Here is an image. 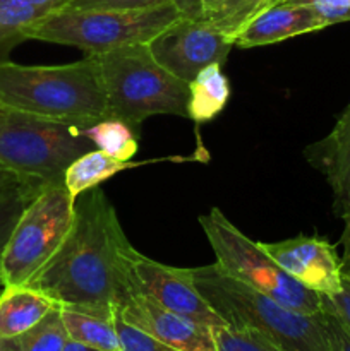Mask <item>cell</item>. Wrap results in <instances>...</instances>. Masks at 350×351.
<instances>
[{
	"label": "cell",
	"instance_id": "6da1fadb",
	"mask_svg": "<svg viewBox=\"0 0 350 351\" xmlns=\"http://www.w3.org/2000/svg\"><path fill=\"white\" fill-rule=\"evenodd\" d=\"M127 240L115 208L100 187L75 199L71 233L27 283L58 307L112 317L134 291Z\"/></svg>",
	"mask_w": 350,
	"mask_h": 351
},
{
	"label": "cell",
	"instance_id": "d6a6232c",
	"mask_svg": "<svg viewBox=\"0 0 350 351\" xmlns=\"http://www.w3.org/2000/svg\"><path fill=\"white\" fill-rule=\"evenodd\" d=\"M343 221H345V226H343L342 239H340V243L343 245L342 264L343 267H350V215L345 216Z\"/></svg>",
	"mask_w": 350,
	"mask_h": 351
},
{
	"label": "cell",
	"instance_id": "9a60e30c",
	"mask_svg": "<svg viewBox=\"0 0 350 351\" xmlns=\"http://www.w3.org/2000/svg\"><path fill=\"white\" fill-rule=\"evenodd\" d=\"M58 307L50 297L33 287H7L0 295V336L19 338Z\"/></svg>",
	"mask_w": 350,
	"mask_h": 351
},
{
	"label": "cell",
	"instance_id": "d6986e66",
	"mask_svg": "<svg viewBox=\"0 0 350 351\" xmlns=\"http://www.w3.org/2000/svg\"><path fill=\"white\" fill-rule=\"evenodd\" d=\"M60 315L71 341L100 351H122L113 315L108 317L67 307H60Z\"/></svg>",
	"mask_w": 350,
	"mask_h": 351
},
{
	"label": "cell",
	"instance_id": "2e32d148",
	"mask_svg": "<svg viewBox=\"0 0 350 351\" xmlns=\"http://www.w3.org/2000/svg\"><path fill=\"white\" fill-rule=\"evenodd\" d=\"M222 67L220 64L208 65L189 82L187 119L194 123L209 122L229 103L230 84Z\"/></svg>",
	"mask_w": 350,
	"mask_h": 351
},
{
	"label": "cell",
	"instance_id": "7c38bea8",
	"mask_svg": "<svg viewBox=\"0 0 350 351\" xmlns=\"http://www.w3.org/2000/svg\"><path fill=\"white\" fill-rule=\"evenodd\" d=\"M117 308L127 322L170 348L177 351H218L211 328L175 314L137 291H132Z\"/></svg>",
	"mask_w": 350,
	"mask_h": 351
},
{
	"label": "cell",
	"instance_id": "ffe728a7",
	"mask_svg": "<svg viewBox=\"0 0 350 351\" xmlns=\"http://www.w3.org/2000/svg\"><path fill=\"white\" fill-rule=\"evenodd\" d=\"M41 17L24 0H0V65L10 60V51L27 40L30 27Z\"/></svg>",
	"mask_w": 350,
	"mask_h": 351
},
{
	"label": "cell",
	"instance_id": "f1b7e54d",
	"mask_svg": "<svg viewBox=\"0 0 350 351\" xmlns=\"http://www.w3.org/2000/svg\"><path fill=\"white\" fill-rule=\"evenodd\" d=\"M326 300L350 329V267L342 269V288L338 293L326 297Z\"/></svg>",
	"mask_w": 350,
	"mask_h": 351
},
{
	"label": "cell",
	"instance_id": "484cf974",
	"mask_svg": "<svg viewBox=\"0 0 350 351\" xmlns=\"http://www.w3.org/2000/svg\"><path fill=\"white\" fill-rule=\"evenodd\" d=\"M174 3L172 0H72L65 9L79 10H143Z\"/></svg>",
	"mask_w": 350,
	"mask_h": 351
},
{
	"label": "cell",
	"instance_id": "cb8c5ba5",
	"mask_svg": "<svg viewBox=\"0 0 350 351\" xmlns=\"http://www.w3.org/2000/svg\"><path fill=\"white\" fill-rule=\"evenodd\" d=\"M218 351H283L250 329H232L229 326L213 329Z\"/></svg>",
	"mask_w": 350,
	"mask_h": 351
},
{
	"label": "cell",
	"instance_id": "9c48e42d",
	"mask_svg": "<svg viewBox=\"0 0 350 351\" xmlns=\"http://www.w3.org/2000/svg\"><path fill=\"white\" fill-rule=\"evenodd\" d=\"M129 271L134 291L151 298L161 307L206 328L226 326L196 288L192 269L156 263L132 249L129 254Z\"/></svg>",
	"mask_w": 350,
	"mask_h": 351
},
{
	"label": "cell",
	"instance_id": "603a6c76",
	"mask_svg": "<svg viewBox=\"0 0 350 351\" xmlns=\"http://www.w3.org/2000/svg\"><path fill=\"white\" fill-rule=\"evenodd\" d=\"M41 187L16 189V191H10L7 194L0 195V259H2L3 250H5L7 243H9L10 235L14 232V226L19 221L24 208H26L30 199Z\"/></svg>",
	"mask_w": 350,
	"mask_h": 351
},
{
	"label": "cell",
	"instance_id": "836d02e7",
	"mask_svg": "<svg viewBox=\"0 0 350 351\" xmlns=\"http://www.w3.org/2000/svg\"><path fill=\"white\" fill-rule=\"evenodd\" d=\"M0 351H21L17 338H2L0 336Z\"/></svg>",
	"mask_w": 350,
	"mask_h": 351
},
{
	"label": "cell",
	"instance_id": "52a82bcc",
	"mask_svg": "<svg viewBox=\"0 0 350 351\" xmlns=\"http://www.w3.org/2000/svg\"><path fill=\"white\" fill-rule=\"evenodd\" d=\"M199 225L211 245L216 266L223 273L292 311L302 314H319L323 311V295L288 276L261 247V242L244 235L218 208L199 216Z\"/></svg>",
	"mask_w": 350,
	"mask_h": 351
},
{
	"label": "cell",
	"instance_id": "44dd1931",
	"mask_svg": "<svg viewBox=\"0 0 350 351\" xmlns=\"http://www.w3.org/2000/svg\"><path fill=\"white\" fill-rule=\"evenodd\" d=\"M86 137L93 143L95 149L103 151L108 156L120 161H130L137 153L139 132L122 120L106 119L84 129Z\"/></svg>",
	"mask_w": 350,
	"mask_h": 351
},
{
	"label": "cell",
	"instance_id": "ba28073f",
	"mask_svg": "<svg viewBox=\"0 0 350 351\" xmlns=\"http://www.w3.org/2000/svg\"><path fill=\"white\" fill-rule=\"evenodd\" d=\"M75 219V199L64 182L45 184L24 208L0 259L3 288L24 287L57 254Z\"/></svg>",
	"mask_w": 350,
	"mask_h": 351
},
{
	"label": "cell",
	"instance_id": "4dcf8cb0",
	"mask_svg": "<svg viewBox=\"0 0 350 351\" xmlns=\"http://www.w3.org/2000/svg\"><path fill=\"white\" fill-rule=\"evenodd\" d=\"M24 2H27L30 5H33L34 9L40 10L43 16H47V14L55 12V10L65 9L72 0H24Z\"/></svg>",
	"mask_w": 350,
	"mask_h": 351
},
{
	"label": "cell",
	"instance_id": "7a4b0ae2",
	"mask_svg": "<svg viewBox=\"0 0 350 351\" xmlns=\"http://www.w3.org/2000/svg\"><path fill=\"white\" fill-rule=\"evenodd\" d=\"M0 106L86 129L108 119L98 58L65 65H0Z\"/></svg>",
	"mask_w": 350,
	"mask_h": 351
},
{
	"label": "cell",
	"instance_id": "4fadbf2b",
	"mask_svg": "<svg viewBox=\"0 0 350 351\" xmlns=\"http://www.w3.org/2000/svg\"><path fill=\"white\" fill-rule=\"evenodd\" d=\"M307 161L325 175L338 218L350 215V103L326 137L305 149Z\"/></svg>",
	"mask_w": 350,
	"mask_h": 351
},
{
	"label": "cell",
	"instance_id": "e575fe53",
	"mask_svg": "<svg viewBox=\"0 0 350 351\" xmlns=\"http://www.w3.org/2000/svg\"><path fill=\"white\" fill-rule=\"evenodd\" d=\"M64 351H100V350L89 348V346L81 345V343H75V341H71V339H69V343L65 345Z\"/></svg>",
	"mask_w": 350,
	"mask_h": 351
},
{
	"label": "cell",
	"instance_id": "5bb4252c",
	"mask_svg": "<svg viewBox=\"0 0 350 351\" xmlns=\"http://www.w3.org/2000/svg\"><path fill=\"white\" fill-rule=\"evenodd\" d=\"M325 27L326 24L311 7L280 2L261 12L247 26H244L233 40V47H264L301 34L314 33Z\"/></svg>",
	"mask_w": 350,
	"mask_h": 351
},
{
	"label": "cell",
	"instance_id": "7402d4cb",
	"mask_svg": "<svg viewBox=\"0 0 350 351\" xmlns=\"http://www.w3.org/2000/svg\"><path fill=\"white\" fill-rule=\"evenodd\" d=\"M17 343L21 351H64L69 335L62 321L60 307H55L36 326L21 335Z\"/></svg>",
	"mask_w": 350,
	"mask_h": 351
},
{
	"label": "cell",
	"instance_id": "30bf717a",
	"mask_svg": "<svg viewBox=\"0 0 350 351\" xmlns=\"http://www.w3.org/2000/svg\"><path fill=\"white\" fill-rule=\"evenodd\" d=\"M148 47L168 72L191 82L208 65L225 64L233 41L209 24L182 16Z\"/></svg>",
	"mask_w": 350,
	"mask_h": 351
},
{
	"label": "cell",
	"instance_id": "d4e9b609",
	"mask_svg": "<svg viewBox=\"0 0 350 351\" xmlns=\"http://www.w3.org/2000/svg\"><path fill=\"white\" fill-rule=\"evenodd\" d=\"M113 322H115V329L117 335H119L122 351H177L158 341L156 338L144 332L143 329L127 322L117 307L115 312H113Z\"/></svg>",
	"mask_w": 350,
	"mask_h": 351
},
{
	"label": "cell",
	"instance_id": "e0dca14e",
	"mask_svg": "<svg viewBox=\"0 0 350 351\" xmlns=\"http://www.w3.org/2000/svg\"><path fill=\"white\" fill-rule=\"evenodd\" d=\"M146 163H153V161H120L108 156L103 151L91 149L75 158L69 165L64 175V184L67 187L69 194L72 195V199H78L84 192L100 187V184L115 177L119 171L141 167V165Z\"/></svg>",
	"mask_w": 350,
	"mask_h": 351
},
{
	"label": "cell",
	"instance_id": "83f0119b",
	"mask_svg": "<svg viewBox=\"0 0 350 351\" xmlns=\"http://www.w3.org/2000/svg\"><path fill=\"white\" fill-rule=\"evenodd\" d=\"M323 317H325L326 329H328L331 350L350 351V329L340 319V315L333 311V307L328 304L325 295H323Z\"/></svg>",
	"mask_w": 350,
	"mask_h": 351
},
{
	"label": "cell",
	"instance_id": "277c9868",
	"mask_svg": "<svg viewBox=\"0 0 350 351\" xmlns=\"http://www.w3.org/2000/svg\"><path fill=\"white\" fill-rule=\"evenodd\" d=\"M102 72L108 119L141 123L154 115L187 119L189 82L168 72L151 53L148 43L115 48L96 55Z\"/></svg>",
	"mask_w": 350,
	"mask_h": 351
},
{
	"label": "cell",
	"instance_id": "8fae6325",
	"mask_svg": "<svg viewBox=\"0 0 350 351\" xmlns=\"http://www.w3.org/2000/svg\"><path fill=\"white\" fill-rule=\"evenodd\" d=\"M261 247L302 287L326 297L342 288V257L326 239L299 235L275 243L261 242Z\"/></svg>",
	"mask_w": 350,
	"mask_h": 351
},
{
	"label": "cell",
	"instance_id": "d590c367",
	"mask_svg": "<svg viewBox=\"0 0 350 351\" xmlns=\"http://www.w3.org/2000/svg\"><path fill=\"white\" fill-rule=\"evenodd\" d=\"M2 291H3V283H2V280H0V295H2Z\"/></svg>",
	"mask_w": 350,
	"mask_h": 351
},
{
	"label": "cell",
	"instance_id": "8d00e7d4",
	"mask_svg": "<svg viewBox=\"0 0 350 351\" xmlns=\"http://www.w3.org/2000/svg\"><path fill=\"white\" fill-rule=\"evenodd\" d=\"M0 108H2V106H0Z\"/></svg>",
	"mask_w": 350,
	"mask_h": 351
},
{
	"label": "cell",
	"instance_id": "5b68a950",
	"mask_svg": "<svg viewBox=\"0 0 350 351\" xmlns=\"http://www.w3.org/2000/svg\"><path fill=\"white\" fill-rule=\"evenodd\" d=\"M180 17L174 3L143 10L60 9L38 19L27 31V40L69 45L96 57L115 48L150 43Z\"/></svg>",
	"mask_w": 350,
	"mask_h": 351
},
{
	"label": "cell",
	"instance_id": "3957f363",
	"mask_svg": "<svg viewBox=\"0 0 350 351\" xmlns=\"http://www.w3.org/2000/svg\"><path fill=\"white\" fill-rule=\"evenodd\" d=\"M194 283L232 329H250L283 351H333L323 311L302 314L233 280L215 264L194 267Z\"/></svg>",
	"mask_w": 350,
	"mask_h": 351
},
{
	"label": "cell",
	"instance_id": "8992f818",
	"mask_svg": "<svg viewBox=\"0 0 350 351\" xmlns=\"http://www.w3.org/2000/svg\"><path fill=\"white\" fill-rule=\"evenodd\" d=\"M91 149L82 127L0 108V165L21 177L64 182L69 165Z\"/></svg>",
	"mask_w": 350,
	"mask_h": 351
},
{
	"label": "cell",
	"instance_id": "1f68e13d",
	"mask_svg": "<svg viewBox=\"0 0 350 351\" xmlns=\"http://www.w3.org/2000/svg\"><path fill=\"white\" fill-rule=\"evenodd\" d=\"M172 2H174V5L177 7L182 16L189 17V19H194L202 0H172Z\"/></svg>",
	"mask_w": 350,
	"mask_h": 351
},
{
	"label": "cell",
	"instance_id": "4316f807",
	"mask_svg": "<svg viewBox=\"0 0 350 351\" xmlns=\"http://www.w3.org/2000/svg\"><path fill=\"white\" fill-rule=\"evenodd\" d=\"M283 2L311 7L321 17L326 27L350 21V0H283Z\"/></svg>",
	"mask_w": 350,
	"mask_h": 351
},
{
	"label": "cell",
	"instance_id": "f546056e",
	"mask_svg": "<svg viewBox=\"0 0 350 351\" xmlns=\"http://www.w3.org/2000/svg\"><path fill=\"white\" fill-rule=\"evenodd\" d=\"M40 182L30 180V178H24L21 175H17L16 171L9 170V168L2 167L0 165V195L7 194L10 191H16V189H24V187H41Z\"/></svg>",
	"mask_w": 350,
	"mask_h": 351
},
{
	"label": "cell",
	"instance_id": "ac0fdd59",
	"mask_svg": "<svg viewBox=\"0 0 350 351\" xmlns=\"http://www.w3.org/2000/svg\"><path fill=\"white\" fill-rule=\"evenodd\" d=\"M283 0H202L194 19L209 24L230 40H235L254 17Z\"/></svg>",
	"mask_w": 350,
	"mask_h": 351
}]
</instances>
